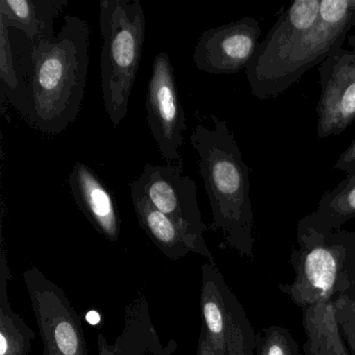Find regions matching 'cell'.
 <instances>
[{
    "label": "cell",
    "mask_w": 355,
    "mask_h": 355,
    "mask_svg": "<svg viewBox=\"0 0 355 355\" xmlns=\"http://www.w3.org/2000/svg\"><path fill=\"white\" fill-rule=\"evenodd\" d=\"M89 44L88 22L67 15L55 40L31 46L21 116L42 134H61L78 118L86 91Z\"/></svg>",
    "instance_id": "6da1fadb"
},
{
    "label": "cell",
    "mask_w": 355,
    "mask_h": 355,
    "mask_svg": "<svg viewBox=\"0 0 355 355\" xmlns=\"http://www.w3.org/2000/svg\"><path fill=\"white\" fill-rule=\"evenodd\" d=\"M211 117L213 130L197 124L190 138L211 207L209 230H221L226 246L250 253L254 214L249 167L227 123L215 115Z\"/></svg>",
    "instance_id": "7a4b0ae2"
},
{
    "label": "cell",
    "mask_w": 355,
    "mask_h": 355,
    "mask_svg": "<svg viewBox=\"0 0 355 355\" xmlns=\"http://www.w3.org/2000/svg\"><path fill=\"white\" fill-rule=\"evenodd\" d=\"M103 45L101 90L114 128L126 117L142 60L146 18L140 0H103L99 12Z\"/></svg>",
    "instance_id": "3957f363"
},
{
    "label": "cell",
    "mask_w": 355,
    "mask_h": 355,
    "mask_svg": "<svg viewBox=\"0 0 355 355\" xmlns=\"http://www.w3.org/2000/svg\"><path fill=\"white\" fill-rule=\"evenodd\" d=\"M321 0H296L279 16L247 66L251 94L259 101L276 98V89L301 37L315 24Z\"/></svg>",
    "instance_id": "277c9868"
},
{
    "label": "cell",
    "mask_w": 355,
    "mask_h": 355,
    "mask_svg": "<svg viewBox=\"0 0 355 355\" xmlns=\"http://www.w3.org/2000/svg\"><path fill=\"white\" fill-rule=\"evenodd\" d=\"M43 343V355H90L83 320L61 286L37 266L22 274Z\"/></svg>",
    "instance_id": "5b68a950"
},
{
    "label": "cell",
    "mask_w": 355,
    "mask_h": 355,
    "mask_svg": "<svg viewBox=\"0 0 355 355\" xmlns=\"http://www.w3.org/2000/svg\"><path fill=\"white\" fill-rule=\"evenodd\" d=\"M300 263L288 294L300 305L321 304L331 297L340 271V259L355 246V232L320 234L313 228L299 227Z\"/></svg>",
    "instance_id": "8992f818"
},
{
    "label": "cell",
    "mask_w": 355,
    "mask_h": 355,
    "mask_svg": "<svg viewBox=\"0 0 355 355\" xmlns=\"http://www.w3.org/2000/svg\"><path fill=\"white\" fill-rule=\"evenodd\" d=\"M184 159L175 165L147 164L142 173L130 182V190L144 195L164 215L189 232L203 236L209 230L202 220L197 201L196 184L190 176L182 173Z\"/></svg>",
    "instance_id": "52a82bcc"
},
{
    "label": "cell",
    "mask_w": 355,
    "mask_h": 355,
    "mask_svg": "<svg viewBox=\"0 0 355 355\" xmlns=\"http://www.w3.org/2000/svg\"><path fill=\"white\" fill-rule=\"evenodd\" d=\"M145 107L151 135L162 157L171 164L182 157L186 115L180 101L174 68L169 55L157 53L147 86Z\"/></svg>",
    "instance_id": "ba28073f"
},
{
    "label": "cell",
    "mask_w": 355,
    "mask_h": 355,
    "mask_svg": "<svg viewBox=\"0 0 355 355\" xmlns=\"http://www.w3.org/2000/svg\"><path fill=\"white\" fill-rule=\"evenodd\" d=\"M320 65L321 95L315 112L320 139L338 136L355 121V34Z\"/></svg>",
    "instance_id": "9c48e42d"
},
{
    "label": "cell",
    "mask_w": 355,
    "mask_h": 355,
    "mask_svg": "<svg viewBox=\"0 0 355 355\" xmlns=\"http://www.w3.org/2000/svg\"><path fill=\"white\" fill-rule=\"evenodd\" d=\"M259 21L243 17L202 33L193 61L200 71L213 76H234L246 69L259 45Z\"/></svg>",
    "instance_id": "30bf717a"
},
{
    "label": "cell",
    "mask_w": 355,
    "mask_h": 355,
    "mask_svg": "<svg viewBox=\"0 0 355 355\" xmlns=\"http://www.w3.org/2000/svg\"><path fill=\"white\" fill-rule=\"evenodd\" d=\"M68 186L78 209L99 234L117 242L121 234V218L110 189L86 164L76 163L68 176Z\"/></svg>",
    "instance_id": "8fae6325"
},
{
    "label": "cell",
    "mask_w": 355,
    "mask_h": 355,
    "mask_svg": "<svg viewBox=\"0 0 355 355\" xmlns=\"http://www.w3.org/2000/svg\"><path fill=\"white\" fill-rule=\"evenodd\" d=\"M98 355H172L178 349L175 340L164 345L151 321L146 297L139 293L125 309L124 328L112 344L103 334H97Z\"/></svg>",
    "instance_id": "7c38bea8"
},
{
    "label": "cell",
    "mask_w": 355,
    "mask_h": 355,
    "mask_svg": "<svg viewBox=\"0 0 355 355\" xmlns=\"http://www.w3.org/2000/svg\"><path fill=\"white\" fill-rule=\"evenodd\" d=\"M130 194L139 224L166 257L178 261L192 252L207 257L209 263L215 265L203 236H197L175 223L159 211L144 195L132 190Z\"/></svg>",
    "instance_id": "4fadbf2b"
},
{
    "label": "cell",
    "mask_w": 355,
    "mask_h": 355,
    "mask_svg": "<svg viewBox=\"0 0 355 355\" xmlns=\"http://www.w3.org/2000/svg\"><path fill=\"white\" fill-rule=\"evenodd\" d=\"M68 0H1L0 24L26 35L31 46L55 39V20Z\"/></svg>",
    "instance_id": "5bb4252c"
},
{
    "label": "cell",
    "mask_w": 355,
    "mask_h": 355,
    "mask_svg": "<svg viewBox=\"0 0 355 355\" xmlns=\"http://www.w3.org/2000/svg\"><path fill=\"white\" fill-rule=\"evenodd\" d=\"M223 276L214 263L202 266L200 309L202 315L201 329L216 355L226 354V331H227V309L224 294Z\"/></svg>",
    "instance_id": "9a60e30c"
},
{
    "label": "cell",
    "mask_w": 355,
    "mask_h": 355,
    "mask_svg": "<svg viewBox=\"0 0 355 355\" xmlns=\"http://www.w3.org/2000/svg\"><path fill=\"white\" fill-rule=\"evenodd\" d=\"M12 279L7 251L0 254V355H28L35 340L34 330L12 309L9 284Z\"/></svg>",
    "instance_id": "2e32d148"
},
{
    "label": "cell",
    "mask_w": 355,
    "mask_h": 355,
    "mask_svg": "<svg viewBox=\"0 0 355 355\" xmlns=\"http://www.w3.org/2000/svg\"><path fill=\"white\" fill-rule=\"evenodd\" d=\"M355 218V174L346 178L322 195L317 209L299 222V227L313 228L320 234L338 230Z\"/></svg>",
    "instance_id": "e0dca14e"
},
{
    "label": "cell",
    "mask_w": 355,
    "mask_h": 355,
    "mask_svg": "<svg viewBox=\"0 0 355 355\" xmlns=\"http://www.w3.org/2000/svg\"><path fill=\"white\" fill-rule=\"evenodd\" d=\"M1 36V57H0V80H1V105L5 101L11 103L21 115L26 101V85L18 74L17 66L14 59L13 47L10 39L9 28L0 24Z\"/></svg>",
    "instance_id": "ac0fdd59"
},
{
    "label": "cell",
    "mask_w": 355,
    "mask_h": 355,
    "mask_svg": "<svg viewBox=\"0 0 355 355\" xmlns=\"http://www.w3.org/2000/svg\"><path fill=\"white\" fill-rule=\"evenodd\" d=\"M224 294L227 309L225 355H251L250 326L245 318L244 311L226 284Z\"/></svg>",
    "instance_id": "d6986e66"
},
{
    "label": "cell",
    "mask_w": 355,
    "mask_h": 355,
    "mask_svg": "<svg viewBox=\"0 0 355 355\" xmlns=\"http://www.w3.org/2000/svg\"><path fill=\"white\" fill-rule=\"evenodd\" d=\"M261 355H292V351L286 338L278 330H273L266 338Z\"/></svg>",
    "instance_id": "ffe728a7"
},
{
    "label": "cell",
    "mask_w": 355,
    "mask_h": 355,
    "mask_svg": "<svg viewBox=\"0 0 355 355\" xmlns=\"http://www.w3.org/2000/svg\"><path fill=\"white\" fill-rule=\"evenodd\" d=\"M338 304H340V306L347 311L344 321L342 322V326L344 328L343 330L346 334L347 340L355 355V301L342 298L338 301Z\"/></svg>",
    "instance_id": "44dd1931"
},
{
    "label": "cell",
    "mask_w": 355,
    "mask_h": 355,
    "mask_svg": "<svg viewBox=\"0 0 355 355\" xmlns=\"http://www.w3.org/2000/svg\"><path fill=\"white\" fill-rule=\"evenodd\" d=\"M334 169L344 171L346 175L355 174V139L348 147L340 153L338 161L334 164Z\"/></svg>",
    "instance_id": "7402d4cb"
},
{
    "label": "cell",
    "mask_w": 355,
    "mask_h": 355,
    "mask_svg": "<svg viewBox=\"0 0 355 355\" xmlns=\"http://www.w3.org/2000/svg\"><path fill=\"white\" fill-rule=\"evenodd\" d=\"M196 355H216V353L211 349L207 336H205V332L202 329H200V334H199Z\"/></svg>",
    "instance_id": "603a6c76"
}]
</instances>
